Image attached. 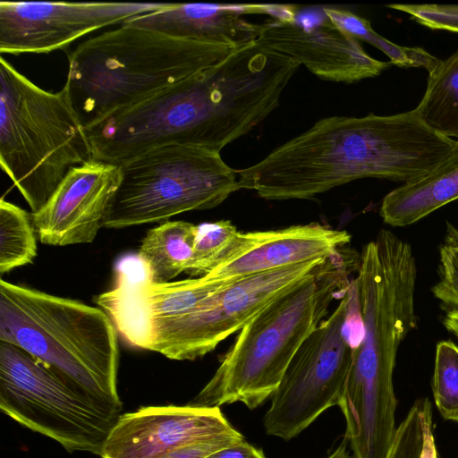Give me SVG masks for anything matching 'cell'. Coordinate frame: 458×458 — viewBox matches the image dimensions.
<instances>
[{
  "mask_svg": "<svg viewBox=\"0 0 458 458\" xmlns=\"http://www.w3.org/2000/svg\"><path fill=\"white\" fill-rule=\"evenodd\" d=\"M121 181L102 226L124 228L213 208L240 190L220 152L191 145L148 150L120 165Z\"/></svg>",
  "mask_w": 458,
  "mask_h": 458,
  "instance_id": "cell-7",
  "label": "cell"
},
{
  "mask_svg": "<svg viewBox=\"0 0 458 458\" xmlns=\"http://www.w3.org/2000/svg\"><path fill=\"white\" fill-rule=\"evenodd\" d=\"M0 341L14 344L95 397L117 393V331L100 308L0 280Z\"/></svg>",
  "mask_w": 458,
  "mask_h": 458,
  "instance_id": "cell-5",
  "label": "cell"
},
{
  "mask_svg": "<svg viewBox=\"0 0 458 458\" xmlns=\"http://www.w3.org/2000/svg\"><path fill=\"white\" fill-rule=\"evenodd\" d=\"M123 405L107 403L20 347L0 341V409L69 452L101 455Z\"/></svg>",
  "mask_w": 458,
  "mask_h": 458,
  "instance_id": "cell-8",
  "label": "cell"
},
{
  "mask_svg": "<svg viewBox=\"0 0 458 458\" xmlns=\"http://www.w3.org/2000/svg\"><path fill=\"white\" fill-rule=\"evenodd\" d=\"M346 231L318 223L284 229L239 233L221 263L203 276L213 280H232L329 258L347 246Z\"/></svg>",
  "mask_w": 458,
  "mask_h": 458,
  "instance_id": "cell-16",
  "label": "cell"
},
{
  "mask_svg": "<svg viewBox=\"0 0 458 458\" xmlns=\"http://www.w3.org/2000/svg\"><path fill=\"white\" fill-rule=\"evenodd\" d=\"M325 259L233 280L173 326L155 352L175 360H194L242 330L281 294L310 276Z\"/></svg>",
  "mask_w": 458,
  "mask_h": 458,
  "instance_id": "cell-10",
  "label": "cell"
},
{
  "mask_svg": "<svg viewBox=\"0 0 458 458\" xmlns=\"http://www.w3.org/2000/svg\"><path fill=\"white\" fill-rule=\"evenodd\" d=\"M31 214L4 198L0 200V274L31 263L37 240Z\"/></svg>",
  "mask_w": 458,
  "mask_h": 458,
  "instance_id": "cell-21",
  "label": "cell"
},
{
  "mask_svg": "<svg viewBox=\"0 0 458 458\" xmlns=\"http://www.w3.org/2000/svg\"><path fill=\"white\" fill-rule=\"evenodd\" d=\"M234 431L219 407H141L119 416L100 456L157 458L176 448Z\"/></svg>",
  "mask_w": 458,
  "mask_h": 458,
  "instance_id": "cell-14",
  "label": "cell"
},
{
  "mask_svg": "<svg viewBox=\"0 0 458 458\" xmlns=\"http://www.w3.org/2000/svg\"><path fill=\"white\" fill-rule=\"evenodd\" d=\"M300 64L257 42L85 128L92 157L122 164L167 145L220 152L280 103Z\"/></svg>",
  "mask_w": 458,
  "mask_h": 458,
  "instance_id": "cell-1",
  "label": "cell"
},
{
  "mask_svg": "<svg viewBox=\"0 0 458 458\" xmlns=\"http://www.w3.org/2000/svg\"><path fill=\"white\" fill-rule=\"evenodd\" d=\"M432 391L441 416L458 424V346L451 341L437 344Z\"/></svg>",
  "mask_w": 458,
  "mask_h": 458,
  "instance_id": "cell-23",
  "label": "cell"
},
{
  "mask_svg": "<svg viewBox=\"0 0 458 458\" xmlns=\"http://www.w3.org/2000/svg\"><path fill=\"white\" fill-rule=\"evenodd\" d=\"M322 10L338 28L382 51L392 64L404 68L423 67L429 72L439 62L421 47L399 46L385 38L372 29L369 21L349 10L339 7H324Z\"/></svg>",
  "mask_w": 458,
  "mask_h": 458,
  "instance_id": "cell-20",
  "label": "cell"
},
{
  "mask_svg": "<svg viewBox=\"0 0 458 458\" xmlns=\"http://www.w3.org/2000/svg\"><path fill=\"white\" fill-rule=\"evenodd\" d=\"M165 3L0 2V53H50L93 30L170 6Z\"/></svg>",
  "mask_w": 458,
  "mask_h": 458,
  "instance_id": "cell-11",
  "label": "cell"
},
{
  "mask_svg": "<svg viewBox=\"0 0 458 458\" xmlns=\"http://www.w3.org/2000/svg\"><path fill=\"white\" fill-rule=\"evenodd\" d=\"M298 10L297 5L282 4H171L122 25L241 49L256 43L261 32V24L250 22L243 15L266 14L273 20L293 21Z\"/></svg>",
  "mask_w": 458,
  "mask_h": 458,
  "instance_id": "cell-15",
  "label": "cell"
},
{
  "mask_svg": "<svg viewBox=\"0 0 458 458\" xmlns=\"http://www.w3.org/2000/svg\"><path fill=\"white\" fill-rule=\"evenodd\" d=\"M233 47L121 25L68 55L64 87L84 128L215 65Z\"/></svg>",
  "mask_w": 458,
  "mask_h": 458,
  "instance_id": "cell-4",
  "label": "cell"
},
{
  "mask_svg": "<svg viewBox=\"0 0 458 458\" xmlns=\"http://www.w3.org/2000/svg\"><path fill=\"white\" fill-rule=\"evenodd\" d=\"M438 281L432 287L434 296L458 310V229L447 225L439 247Z\"/></svg>",
  "mask_w": 458,
  "mask_h": 458,
  "instance_id": "cell-25",
  "label": "cell"
},
{
  "mask_svg": "<svg viewBox=\"0 0 458 458\" xmlns=\"http://www.w3.org/2000/svg\"><path fill=\"white\" fill-rule=\"evenodd\" d=\"M455 145L429 129L415 109L393 115H334L236 174L241 189L262 199H308L362 178L413 181L446 159Z\"/></svg>",
  "mask_w": 458,
  "mask_h": 458,
  "instance_id": "cell-2",
  "label": "cell"
},
{
  "mask_svg": "<svg viewBox=\"0 0 458 458\" xmlns=\"http://www.w3.org/2000/svg\"><path fill=\"white\" fill-rule=\"evenodd\" d=\"M244 440L243 436L236 430L207 441L176 448L157 458H206L216 451Z\"/></svg>",
  "mask_w": 458,
  "mask_h": 458,
  "instance_id": "cell-27",
  "label": "cell"
},
{
  "mask_svg": "<svg viewBox=\"0 0 458 458\" xmlns=\"http://www.w3.org/2000/svg\"><path fill=\"white\" fill-rule=\"evenodd\" d=\"M360 256L342 248L269 303L241 330L189 404L219 407L239 402L253 410L271 398L300 346L326 318L334 298L347 290Z\"/></svg>",
  "mask_w": 458,
  "mask_h": 458,
  "instance_id": "cell-3",
  "label": "cell"
},
{
  "mask_svg": "<svg viewBox=\"0 0 458 458\" xmlns=\"http://www.w3.org/2000/svg\"><path fill=\"white\" fill-rule=\"evenodd\" d=\"M457 199L458 142L435 169L386 194L379 214L387 225L406 226Z\"/></svg>",
  "mask_w": 458,
  "mask_h": 458,
  "instance_id": "cell-17",
  "label": "cell"
},
{
  "mask_svg": "<svg viewBox=\"0 0 458 458\" xmlns=\"http://www.w3.org/2000/svg\"><path fill=\"white\" fill-rule=\"evenodd\" d=\"M445 327L458 338V310H450L446 312L444 320Z\"/></svg>",
  "mask_w": 458,
  "mask_h": 458,
  "instance_id": "cell-29",
  "label": "cell"
},
{
  "mask_svg": "<svg viewBox=\"0 0 458 458\" xmlns=\"http://www.w3.org/2000/svg\"><path fill=\"white\" fill-rule=\"evenodd\" d=\"M120 165L90 160L69 170L46 204L31 213L42 243L92 242L121 181Z\"/></svg>",
  "mask_w": 458,
  "mask_h": 458,
  "instance_id": "cell-13",
  "label": "cell"
},
{
  "mask_svg": "<svg viewBox=\"0 0 458 458\" xmlns=\"http://www.w3.org/2000/svg\"><path fill=\"white\" fill-rule=\"evenodd\" d=\"M415 111L433 131L458 142V51L428 72L427 89Z\"/></svg>",
  "mask_w": 458,
  "mask_h": 458,
  "instance_id": "cell-19",
  "label": "cell"
},
{
  "mask_svg": "<svg viewBox=\"0 0 458 458\" xmlns=\"http://www.w3.org/2000/svg\"><path fill=\"white\" fill-rule=\"evenodd\" d=\"M431 421V403L427 398L417 400L397 427L386 458H421L426 429Z\"/></svg>",
  "mask_w": 458,
  "mask_h": 458,
  "instance_id": "cell-24",
  "label": "cell"
},
{
  "mask_svg": "<svg viewBox=\"0 0 458 458\" xmlns=\"http://www.w3.org/2000/svg\"><path fill=\"white\" fill-rule=\"evenodd\" d=\"M239 233L229 220L198 225L187 274L200 277L211 272L221 263Z\"/></svg>",
  "mask_w": 458,
  "mask_h": 458,
  "instance_id": "cell-22",
  "label": "cell"
},
{
  "mask_svg": "<svg viewBox=\"0 0 458 458\" xmlns=\"http://www.w3.org/2000/svg\"><path fill=\"white\" fill-rule=\"evenodd\" d=\"M257 43L303 64L319 79L335 82L373 78L391 64L369 55L358 39L325 13L311 23L299 21L297 17L293 21L271 19L261 24Z\"/></svg>",
  "mask_w": 458,
  "mask_h": 458,
  "instance_id": "cell-12",
  "label": "cell"
},
{
  "mask_svg": "<svg viewBox=\"0 0 458 458\" xmlns=\"http://www.w3.org/2000/svg\"><path fill=\"white\" fill-rule=\"evenodd\" d=\"M327 458H352L350 453L347 451L346 441L344 440L336 450L330 454Z\"/></svg>",
  "mask_w": 458,
  "mask_h": 458,
  "instance_id": "cell-30",
  "label": "cell"
},
{
  "mask_svg": "<svg viewBox=\"0 0 458 458\" xmlns=\"http://www.w3.org/2000/svg\"><path fill=\"white\" fill-rule=\"evenodd\" d=\"M0 164L32 213L76 165L91 158L85 128L65 89L49 92L0 58Z\"/></svg>",
  "mask_w": 458,
  "mask_h": 458,
  "instance_id": "cell-6",
  "label": "cell"
},
{
  "mask_svg": "<svg viewBox=\"0 0 458 458\" xmlns=\"http://www.w3.org/2000/svg\"><path fill=\"white\" fill-rule=\"evenodd\" d=\"M349 286L290 361L264 417L267 435L290 440L338 405L353 350L365 334L360 302L350 299Z\"/></svg>",
  "mask_w": 458,
  "mask_h": 458,
  "instance_id": "cell-9",
  "label": "cell"
},
{
  "mask_svg": "<svg viewBox=\"0 0 458 458\" xmlns=\"http://www.w3.org/2000/svg\"><path fill=\"white\" fill-rule=\"evenodd\" d=\"M386 6L410 14L428 28L458 32V4H392Z\"/></svg>",
  "mask_w": 458,
  "mask_h": 458,
  "instance_id": "cell-26",
  "label": "cell"
},
{
  "mask_svg": "<svg viewBox=\"0 0 458 458\" xmlns=\"http://www.w3.org/2000/svg\"><path fill=\"white\" fill-rule=\"evenodd\" d=\"M197 225L185 221H167L148 231L138 251L145 276L153 282L166 283L189 270Z\"/></svg>",
  "mask_w": 458,
  "mask_h": 458,
  "instance_id": "cell-18",
  "label": "cell"
},
{
  "mask_svg": "<svg viewBox=\"0 0 458 458\" xmlns=\"http://www.w3.org/2000/svg\"><path fill=\"white\" fill-rule=\"evenodd\" d=\"M206 458H266L263 451L245 440L216 451Z\"/></svg>",
  "mask_w": 458,
  "mask_h": 458,
  "instance_id": "cell-28",
  "label": "cell"
}]
</instances>
